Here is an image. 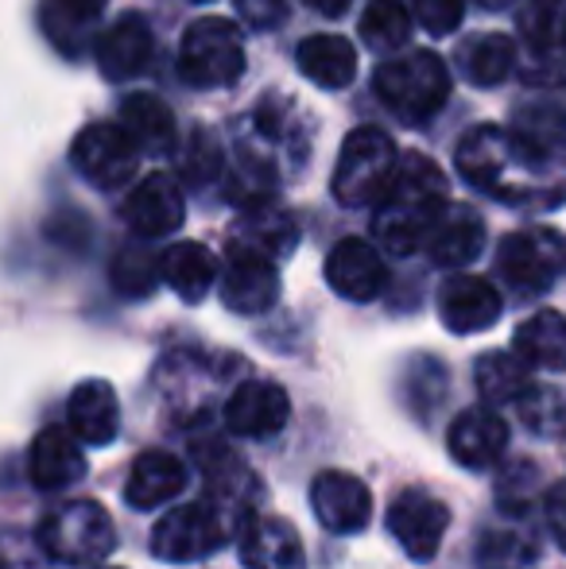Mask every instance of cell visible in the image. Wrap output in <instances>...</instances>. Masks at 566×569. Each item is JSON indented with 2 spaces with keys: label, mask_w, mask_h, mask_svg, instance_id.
<instances>
[{
  "label": "cell",
  "mask_w": 566,
  "mask_h": 569,
  "mask_svg": "<svg viewBox=\"0 0 566 569\" xmlns=\"http://www.w3.org/2000/svg\"><path fill=\"white\" fill-rule=\"evenodd\" d=\"M454 163L469 187L505 206L552 210V206L566 202V156L539 151L513 128H474L458 143Z\"/></svg>",
  "instance_id": "1"
},
{
  "label": "cell",
  "mask_w": 566,
  "mask_h": 569,
  "mask_svg": "<svg viewBox=\"0 0 566 569\" xmlns=\"http://www.w3.org/2000/svg\"><path fill=\"white\" fill-rule=\"evenodd\" d=\"M446 174L438 171L435 159L408 151L400 156V171H396L393 190L373 213V232H377L380 248L393 256L424 252L430 229L446 213Z\"/></svg>",
  "instance_id": "2"
},
{
  "label": "cell",
  "mask_w": 566,
  "mask_h": 569,
  "mask_svg": "<svg viewBox=\"0 0 566 569\" xmlns=\"http://www.w3.org/2000/svg\"><path fill=\"white\" fill-rule=\"evenodd\" d=\"M400 171V151L393 136L377 124H361L341 140L330 190L346 210H377Z\"/></svg>",
  "instance_id": "3"
},
{
  "label": "cell",
  "mask_w": 566,
  "mask_h": 569,
  "mask_svg": "<svg viewBox=\"0 0 566 569\" xmlns=\"http://www.w3.org/2000/svg\"><path fill=\"white\" fill-rule=\"evenodd\" d=\"M245 519H249V511L210 500V496L195 503H179L151 531V555L163 562H202V558L218 555L234 535H241Z\"/></svg>",
  "instance_id": "4"
},
{
  "label": "cell",
  "mask_w": 566,
  "mask_h": 569,
  "mask_svg": "<svg viewBox=\"0 0 566 569\" xmlns=\"http://www.w3.org/2000/svg\"><path fill=\"white\" fill-rule=\"evenodd\" d=\"M373 93L404 124H424L450 98V70L435 51L416 47V51L380 62L373 74Z\"/></svg>",
  "instance_id": "5"
},
{
  "label": "cell",
  "mask_w": 566,
  "mask_h": 569,
  "mask_svg": "<svg viewBox=\"0 0 566 569\" xmlns=\"http://www.w3.org/2000/svg\"><path fill=\"white\" fill-rule=\"evenodd\" d=\"M245 74V36L221 16H202L182 31L179 78L195 90H226Z\"/></svg>",
  "instance_id": "6"
},
{
  "label": "cell",
  "mask_w": 566,
  "mask_h": 569,
  "mask_svg": "<svg viewBox=\"0 0 566 569\" xmlns=\"http://www.w3.org/2000/svg\"><path fill=\"white\" fill-rule=\"evenodd\" d=\"M39 547L67 566H93L117 547L113 519L101 503L93 500H70L62 508L47 511L39 523Z\"/></svg>",
  "instance_id": "7"
},
{
  "label": "cell",
  "mask_w": 566,
  "mask_h": 569,
  "mask_svg": "<svg viewBox=\"0 0 566 569\" xmlns=\"http://www.w3.org/2000/svg\"><path fill=\"white\" fill-rule=\"evenodd\" d=\"M497 271L520 295L552 291L566 276V237L547 226L508 232L497 248Z\"/></svg>",
  "instance_id": "8"
},
{
  "label": "cell",
  "mask_w": 566,
  "mask_h": 569,
  "mask_svg": "<svg viewBox=\"0 0 566 569\" xmlns=\"http://www.w3.org/2000/svg\"><path fill=\"white\" fill-rule=\"evenodd\" d=\"M70 163L82 174L90 187L98 190H117L137 174L140 148L129 140L121 124L113 120H98V124H86L75 136V148H70Z\"/></svg>",
  "instance_id": "9"
},
{
  "label": "cell",
  "mask_w": 566,
  "mask_h": 569,
  "mask_svg": "<svg viewBox=\"0 0 566 569\" xmlns=\"http://www.w3.org/2000/svg\"><path fill=\"white\" fill-rule=\"evenodd\" d=\"M280 299V271L276 260L249 252L241 244H229L226 271H221V302L234 315H265Z\"/></svg>",
  "instance_id": "10"
},
{
  "label": "cell",
  "mask_w": 566,
  "mask_h": 569,
  "mask_svg": "<svg viewBox=\"0 0 566 569\" xmlns=\"http://www.w3.org/2000/svg\"><path fill=\"white\" fill-rule=\"evenodd\" d=\"M446 527H450V511H446L443 500L424 492V488H408L388 508V531L396 535L404 555L416 558V562H430L438 555Z\"/></svg>",
  "instance_id": "11"
},
{
  "label": "cell",
  "mask_w": 566,
  "mask_h": 569,
  "mask_svg": "<svg viewBox=\"0 0 566 569\" xmlns=\"http://www.w3.org/2000/svg\"><path fill=\"white\" fill-rule=\"evenodd\" d=\"M310 508H315L318 523L334 535H357L369 527L373 519V496L369 485L357 480L354 472L326 469L310 485Z\"/></svg>",
  "instance_id": "12"
},
{
  "label": "cell",
  "mask_w": 566,
  "mask_h": 569,
  "mask_svg": "<svg viewBox=\"0 0 566 569\" xmlns=\"http://www.w3.org/2000/svg\"><path fill=\"white\" fill-rule=\"evenodd\" d=\"M291 419V399L280 383L272 380H245L226 399V430L237 438H272L280 435Z\"/></svg>",
  "instance_id": "13"
},
{
  "label": "cell",
  "mask_w": 566,
  "mask_h": 569,
  "mask_svg": "<svg viewBox=\"0 0 566 569\" xmlns=\"http://www.w3.org/2000/svg\"><path fill=\"white\" fill-rule=\"evenodd\" d=\"M326 283L334 287V295L349 302H373L388 287L385 256H380L377 244L361 237L338 240L326 256Z\"/></svg>",
  "instance_id": "14"
},
{
  "label": "cell",
  "mask_w": 566,
  "mask_h": 569,
  "mask_svg": "<svg viewBox=\"0 0 566 569\" xmlns=\"http://www.w3.org/2000/svg\"><path fill=\"white\" fill-rule=\"evenodd\" d=\"M98 54V70L109 82H132L156 59V36H151V23L140 12H125L109 23L106 31L93 43Z\"/></svg>",
  "instance_id": "15"
},
{
  "label": "cell",
  "mask_w": 566,
  "mask_h": 569,
  "mask_svg": "<svg viewBox=\"0 0 566 569\" xmlns=\"http://www.w3.org/2000/svg\"><path fill=\"white\" fill-rule=\"evenodd\" d=\"M187 218V198H182L179 179L156 171L132 187L129 202H125V221L137 237H171Z\"/></svg>",
  "instance_id": "16"
},
{
  "label": "cell",
  "mask_w": 566,
  "mask_h": 569,
  "mask_svg": "<svg viewBox=\"0 0 566 569\" xmlns=\"http://www.w3.org/2000/svg\"><path fill=\"white\" fill-rule=\"evenodd\" d=\"M500 310V291L481 276H450L438 291V318L450 333H481L489 326H497Z\"/></svg>",
  "instance_id": "17"
},
{
  "label": "cell",
  "mask_w": 566,
  "mask_h": 569,
  "mask_svg": "<svg viewBox=\"0 0 566 569\" xmlns=\"http://www.w3.org/2000/svg\"><path fill=\"white\" fill-rule=\"evenodd\" d=\"M446 450H450L458 465H466V469H489L508 450L505 419L497 411H485V407L461 411L450 422V430H446Z\"/></svg>",
  "instance_id": "18"
},
{
  "label": "cell",
  "mask_w": 566,
  "mask_h": 569,
  "mask_svg": "<svg viewBox=\"0 0 566 569\" xmlns=\"http://www.w3.org/2000/svg\"><path fill=\"white\" fill-rule=\"evenodd\" d=\"M101 12L106 0H39V28L54 51L78 59L98 43Z\"/></svg>",
  "instance_id": "19"
},
{
  "label": "cell",
  "mask_w": 566,
  "mask_h": 569,
  "mask_svg": "<svg viewBox=\"0 0 566 569\" xmlns=\"http://www.w3.org/2000/svg\"><path fill=\"white\" fill-rule=\"evenodd\" d=\"M245 569H307V550L291 523L276 516H249L241 523Z\"/></svg>",
  "instance_id": "20"
},
{
  "label": "cell",
  "mask_w": 566,
  "mask_h": 569,
  "mask_svg": "<svg viewBox=\"0 0 566 569\" xmlns=\"http://www.w3.org/2000/svg\"><path fill=\"white\" fill-rule=\"evenodd\" d=\"M86 457L78 450V438L67 427H43L31 442L28 453V477L43 492H59V488L82 480Z\"/></svg>",
  "instance_id": "21"
},
{
  "label": "cell",
  "mask_w": 566,
  "mask_h": 569,
  "mask_svg": "<svg viewBox=\"0 0 566 569\" xmlns=\"http://www.w3.org/2000/svg\"><path fill=\"white\" fill-rule=\"evenodd\" d=\"M70 435L86 446H109L121 430V403L106 380H82L67 403Z\"/></svg>",
  "instance_id": "22"
},
{
  "label": "cell",
  "mask_w": 566,
  "mask_h": 569,
  "mask_svg": "<svg viewBox=\"0 0 566 569\" xmlns=\"http://www.w3.org/2000/svg\"><path fill=\"white\" fill-rule=\"evenodd\" d=\"M485 248V221L469 206H446L438 226L430 229L424 252L438 268H466Z\"/></svg>",
  "instance_id": "23"
},
{
  "label": "cell",
  "mask_w": 566,
  "mask_h": 569,
  "mask_svg": "<svg viewBox=\"0 0 566 569\" xmlns=\"http://www.w3.org/2000/svg\"><path fill=\"white\" fill-rule=\"evenodd\" d=\"M121 128L140 148V156H171L179 143V124L167 101L156 93H129L121 101Z\"/></svg>",
  "instance_id": "24"
},
{
  "label": "cell",
  "mask_w": 566,
  "mask_h": 569,
  "mask_svg": "<svg viewBox=\"0 0 566 569\" xmlns=\"http://www.w3.org/2000/svg\"><path fill=\"white\" fill-rule=\"evenodd\" d=\"M182 488H187V465L167 450H148L132 461L125 496H129L132 508L148 511L159 508V503H171L175 496H182Z\"/></svg>",
  "instance_id": "25"
},
{
  "label": "cell",
  "mask_w": 566,
  "mask_h": 569,
  "mask_svg": "<svg viewBox=\"0 0 566 569\" xmlns=\"http://www.w3.org/2000/svg\"><path fill=\"white\" fill-rule=\"evenodd\" d=\"M295 240H299V226H295L291 213L280 210L276 202H260L241 210L229 244H241L249 252L268 256V260H280V256L295 252Z\"/></svg>",
  "instance_id": "26"
},
{
  "label": "cell",
  "mask_w": 566,
  "mask_h": 569,
  "mask_svg": "<svg viewBox=\"0 0 566 569\" xmlns=\"http://www.w3.org/2000/svg\"><path fill=\"white\" fill-rule=\"evenodd\" d=\"M159 279L182 302H202L210 295V287L218 283V260L198 240H182V244H171L159 256Z\"/></svg>",
  "instance_id": "27"
},
{
  "label": "cell",
  "mask_w": 566,
  "mask_h": 569,
  "mask_svg": "<svg viewBox=\"0 0 566 569\" xmlns=\"http://www.w3.org/2000/svg\"><path fill=\"white\" fill-rule=\"evenodd\" d=\"M299 74L322 90H346L357 78V51L346 36H307L295 51Z\"/></svg>",
  "instance_id": "28"
},
{
  "label": "cell",
  "mask_w": 566,
  "mask_h": 569,
  "mask_svg": "<svg viewBox=\"0 0 566 569\" xmlns=\"http://www.w3.org/2000/svg\"><path fill=\"white\" fill-rule=\"evenodd\" d=\"M513 352L528 368L566 372V315L563 310H539L516 330Z\"/></svg>",
  "instance_id": "29"
},
{
  "label": "cell",
  "mask_w": 566,
  "mask_h": 569,
  "mask_svg": "<svg viewBox=\"0 0 566 569\" xmlns=\"http://www.w3.org/2000/svg\"><path fill=\"white\" fill-rule=\"evenodd\" d=\"M474 383H477V396L489 407L524 403V399L536 391L532 368L524 365L516 352H485L474 365Z\"/></svg>",
  "instance_id": "30"
},
{
  "label": "cell",
  "mask_w": 566,
  "mask_h": 569,
  "mask_svg": "<svg viewBox=\"0 0 566 569\" xmlns=\"http://www.w3.org/2000/svg\"><path fill=\"white\" fill-rule=\"evenodd\" d=\"M516 59H520L516 43L508 36H500V31H485V36L461 43V51H458L461 74L474 86H481V90H493V86L505 82L516 70Z\"/></svg>",
  "instance_id": "31"
},
{
  "label": "cell",
  "mask_w": 566,
  "mask_h": 569,
  "mask_svg": "<svg viewBox=\"0 0 566 569\" xmlns=\"http://www.w3.org/2000/svg\"><path fill=\"white\" fill-rule=\"evenodd\" d=\"M198 469H202L206 485H210V500L234 503L241 511L249 508V503H241V496L252 488V477L229 446H206V450H198Z\"/></svg>",
  "instance_id": "32"
},
{
  "label": "cell",
  "mask_w": 566,
  "mask_h": 569,
  "mask_svg": "<svg viewBox=\"0 0 566 569\" xmlns=\"http://www.w3.org/2000/svg\"><path fill=\"white\" fill-rule=\"evenodd\" d=\"M411 12L404 0H369L361 12V39L365 47H373V51H400L404 43L411 39Z\"/></svg>",
  "instance_id": "33"
},
{
  "label": "cell",
  "mask_w": 566,
  "mask_h": 569,
  "mask_svg": "<svg viewBox=\"0 0 566 569\" xmlns=\"http://www.w3.org/2000/svg\"><path fill=\"white\" fill-rule=\"evenodd\" d=\"M513 132L552 156H566V101H532L516 109Z\"/></svg>",
  "instance_id": "34"
},
{
  "label": "cell",
  "mask_w": 566,
  "mask_h": 569,
  "mask_svg": "<svg viewBox=\"0 0 566 569\" xmlns=\"http://www.w3.org/2000/svg\"><path fill=\"white\" fill-rule=\"evenodd\" d=\"M516 28L532 51H563L566 47V0H520Z\"/></svg>",
  "instance_id": "35"
},
{
  "label": "cell",
  "mask_w": 566,
  "mask_h": 569,
  "mask_svg": "<svg viewBox=\"0 0 566 569\" xmlns=\"http://www.w3.org/2000/svg\"><path fill=\"white\" fill-rule=\"evenodd\" d=\"M179 179L195 190H206L210 182H226V151L206 128H195L190 148L179 156Z\"/></svg>",
  "instance_id": "36"
},
{
  "label": "cell",
  "mask_w": 566,
  "mask_h": 569,
  "mask_svg": "<svg viewBox=\"0 0 566 569\" xmlns=\"http://www.w3.org/2000/svg\"><path fill=\"white\" fill-rule=\"evenodd\" d=\"M109 279L121 295L129 299H143L159 287V256L148 252L143 244H129L113 256V268H109Z\"/></svg>",
  "instance_id": "37"
},
{
  "label": "cell",
  "mask_w": 566,
  "mask_h": 569,
  "mask_svg": "<svg viewBox=\"0 0 566 569\" xmlns=\"http://www.w3.org/2000/svg\"><path fill=\"white\" fill-rule=\"evenodd\" d=\"M466 16V0H411V20L430 36H450Z\"/></svg>",
  "instance_id": "38"
},
{
  "label": "cell",
  "mask_w": 566,
  "mask_h": 569,
  "mask_svg": "<svg viewBox=\"0 0 566 569\" xmlns=\"http://www.w3.org/2000/svg\"><path fill=\"white\" fill-rule=\"evenodd\" d=\"M520 407H524V422L532 430H539V435H555L566 422V399L559 391H532Z\"/></svg>",
  "instance_id": "39"
},
{
  "label": "cell",
  "mask_w": 566,
  "mask_h": 569,
  "mask_svg": "<svg viewBox=\"0 0 566 569\" xmlns=\"http://www.w3.org/2000/svg\"><path fill=\"white\" fill-rule=\"evenodd\" d=\"M520 78L524 86H536V90H559V86H566V47L563 51H532Z\"/></svg>",
  "instance_id": "40"
},
{
  "label": "cell",
  "mask_w": 566,
  "mask_h": 569,
  "mask_svg": "<svg viewBox=\"0 0 566 569\" xmlns=\"http://www.w3.org/2000/svg\"><path fill=\"white\" fill-rule=\"evenodd\" d=\"M234 8L245 20V28L252 31H276L287 20V12H291L287 0H234Z\"/></svg>",
  "instance_id": "41"
},
{
  "label": "cell",
  "mask_w": 566,
  "mask_h": 569,
  "mask_svg": "<svg viewBox=\"0 0 566 569\" xmlns=\"http://www.w3.org/2000/svg\"><path fill=\"white\" fill-rule=\"evenodd\" d=\"M547 523H552L555 542L566 550V488H555L552 503H547Z\"/></svg>",
  "instance_id": "42"
},
{
  "label": "cell",
  "mask_w": 566,
  "mask_h": 569,
  "mask_svg": "<svg viewBox=\"0 0 566 569\" xmlns=\"http://www.w3.org/2000/svg\"><path fill=\"white\" fill-rule=\"evenodd\" d=\"M307 8H315L318 16H326V20H338V16H346V8L354 4V0H302Z\"/></svg>",
  "instance_id": "43"
},
{
  "label": "cell",
  "mask_w": 566,
  "mask_h": 569,
  "mask_svg": "<svg viewBox=\"0 0 566 569\" xmlns=\"http://www.w3.org/2000/svg\"><path fill=\"white\" fill-rule=\"evenodd\" d=\"M474 4L489 8V12H497V8H508V4H513V0H474Z\"/></svg>",
  "instance_id": "44"
},
{
  "label": "cell",
  "mask_w": 566,
  "mask_h": 569,
  "mask_svg": "<svg viewBox=\"0 0 566 569\" xmlns=\"http://www.w3.org/2000/svg\"><path fill=\"white\" fill-rule=\"evenodd\" d=\"M198 4H206V0H198Z\"/></svg>",
  "instance_id": "45"
},
{
  "label": "cell",
  "mask_w": 566,
  "mask_h": 569,
  "mask_svg": "<svg viewBox=\"0 0 566 569\" xmlns=\"http://www.w3.org/2000/svg\"><path fill=\"white\" fill-rule=\"evenodd\" d=\"M106 569H113V566H106Z\"/></svg>",
  "instance_id": "46"
}]
</instances>
